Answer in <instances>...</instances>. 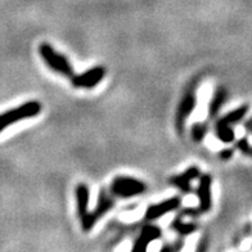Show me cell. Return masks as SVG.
Instances as JSON below:
<instances>
[{"instance_id":"18","label":"cell","mask_w":252,"mask_h":252,"mask_svg":"<svg viewBox=\"0 0 252 252\" xmlns=\"http://www.w3.org/2000/svg\"><path fill=\"white\" fill-rule=\"evenodd\" d=\"M233 153H234V150H233V148H224V150L219 152V157L222 161H228L229 158H232Z\"/></svg>"},{"instance_id":"16","label":"cell","mask_w":252,"mask_h":252,"mask_svg":"<svg viewBox=\"0 0 252 252\" xmlns=\"http://www.w3.org/2000/svg\"><path fill=\"white\" fill-rule=\"evenodd\" d=\"M184 247V237H176V239H174L173 242H169L163 245L161 247V251L165 252H175V251H180V250Z\"/></svg>"},{"instance_id":"4","label":"cell","mask_w":252,"mask_h":252,"mask_svg":"<svg viewBox=\"0 0 252 252\" xmlns=\"http://www.w3.org/2000/svg\"><path fill=\"white\" fill-rule=\"evenodd\" d=\"M108 189L117 199H127L140 196L147 190L146 183L133 176L117 175L110 183Z\"/></svg>"},{"instance_id":"12","label":"cell","mask_w":252,"mask_h":252,"mask_svg":"<svg viewBox=\"0 0 252 252\" xmlns=\"http://www.w3.org/2000/svg\"><path fill=\"white\" fill-rule=\"evenodd\" d=\"M75 197H76V213L79 219L89 213L90 202V189L85 183H79L75 188Z\"/></svg>"},{"instance_id":"1","label":"cell","mask_w":252,"mask_h":252,"mask_svg":"<svg viewBox=\"0 0 252 252\" xmlns=\"http://www.w3.org/2000/svg\"><path fill=\"white\" fill-rule=\"evenodd\" d=\"M247 112H249V106L243 104V106L230 111L229 113L216 120L215 126H214V133H215L218 140L228 144V143H232L236 139V133L233 130V126L241 123L247 115Z\"/></svg>"},{"instance_id":"7","label":"cell","mask_w":252,"mask_h":252,"mask_svg":"<svg viewBox=\"0 0 252 252\" xmlns=\"http://www.w3.org/2000/svg\"><path fill=\"white\" fill-rule=\"evenodd\" d=\"M106 73L107 70L103 66H94L83 73H75L70 80L72 87L76 89H93L102 83Z\"/></svg>"},{"instance_id":"6","label":"cell","mask_w":252,"mask_h":252,"mask_svg":"<svg viewBox=\"0 0 252 252\" xmlns=\"http://www.w3.org/2000/svg\"><path fill=\"white\" fill-rule=\"evenodd\" d=\"M197 85L192 84L188 89L186 90V93L183 94L182 99H180L178 108H176L175 115V127L176 131L179 134L184 133L186 129V123L188 117L190 116L196 108L197 104Z\"/></svg>"},{"instance_id":"8","label":"cell","mask_w":252,"mask_h":252,"mask_svg":"<svg viewBox=\"0 0 252 252\" xmlns=\"http://www.w3.org/2000/svg\"><path fill=\"white\" fill-rule=\"evenodd\" d=\"M182 201L183 199L180 196H174L167 199H163L162 202L148 206L146 210V214H144V219L147 221H155L157 219H161L162 216L180 209Z\"/></svg>"},{"instance_id":"5","label":"cell","mask_w":252,"mask_h":252,"mask_svg":"<svg viewBox=\"0 0 252 252\" xmlns=\"http://www.w3.org/2000/svg\"><path fill=\"white\" fill-rule=\"evenodd\" d=\"M41 108L43 107H41L40 102L29 100V102L20 104L16 108H12V110L0 113V133L7 129L8 126L13 125V124L36 117L41 112Z\"/></svg>"},{"instance_id":"13","label":"cell","mask_w":252,"mask_h":252,"mask_svg":"<svg viewBox=\"0 0 252 252\" xmlns=\"http://www.w3.org/2000/svg\"><path fill=\"white\" fill-rule=\"evenodd\" d=\"M226 98H228V92L224 87H218L214 93L213 98L210 100L209 104V117L210 119H216L219 116L220 111H221L222 106L225 104Z\"/></svg>"},{"instance_id":"11","label":"cell","mask_w":252,"mask_h":252,"mask_svg":"<svg viewBox=\"0 0 252 252\" xmlns=\"http://www.w3.org/2000/svg\"><path fill=\"white\" fill-rule=\"evenodd\" d=\"M162 237V229L159 228L156 224H152V221H150L147 225H144L140 230L139 236L136 237V239L134 241L133 247H131V251L133 252H143L148 249V246L152 242L157 241Z\"/></svg>"},{"instance_id":"2","label":"cell","mask_w":252,"mask_h":252,"mask_svg":"<svg viewBox=\"0 0 252 252\" xmlns=\"http://www.w3.org/2000/svg\"><path fill=\"white\" fill-rule=\"evenodd\" d=\"M117 201L119 199L111 193L108 187L100 189L98 201H96V205L93 211H89L87 215L84 216L83 219H80V221H81V229H83L84 232H90L95 226L96 222L99 221L103 216L110 213L111 210L115 207Z\"/></svg>"},{"instance_id":"15","label":"cell","mask_w":252,"mask_h":252,"mask_svg":"<svg viewBox=\"0 0 252 252\" xmlns=\"http://www.w3.org/2000/svg\"><path fill=\"white\" fill-rule=\"evenodd\" d=\"M207 131H209V127H207L205 123L193 124L192 127H190V135H192V139L196 143L202 142L205 139Z\"/></svg>"},{"instance_id":"14","label":"cell","mask_w":252,"mask_h":252,"mask_svg":"<svg viewBox=\"0 0 252 252\" xmlns=\"http://www.w3.org/2000/svg\"><path fill=\"white\" fill-rule=\"evenodd\" d=\"M170 228L173 229L174 232L178 234L179 237H188L190 234H193L194 232H197V229H198V225H197L196 222H192V221H184L183 220V216L180 214L174 218V220L171 221L170 224Z\"/></svg>"},{"instance_id":"17","label":"cell","mask_w":252,"mask_h":252,"mask_svg":"<svg viewBox=\"0 0 252 252\" xmlns=\"http://www.w3.org/2000/svg\"><path fill=\"white\" fill-rule=\"evenodd\" d=\"M236 150H238L239 152H242L246 156L252 157V146L250 144L247 138H241V139L236 143Z\"/></svg>"},{"instance_id":"9","label":"cell","mask_w":252,"mask_h":252,"mask_svg":"<svg viewBox=\"0 0 252 252\" xmlns=\"http://www.w3.org/2000/svg\"><path fill=\"white\" fill-rule=\"evenodd\" d=\"M196 194L198 197V210L206 214L213 209V178L210 174H201L198 178V187Z\"/></svg>"},{"instance_id":"19","label":"cell","mask_w":252,"mask_h":252,"mask_svg":"<svg viewBox=\"0 0 252 252\" xmlns=\"http://www.w3.org/2000/svg\"><path fill=\"white\" fill-rule=\"evenodd\" d=\"M243 127H245V130L247 131V133L252 134V116L250 117L245 124H243Z\"/></svg>"},{"instance_id":"10","label":"cell","mask_w":252,"mask_h":252,"mask_svg":"<svg viewBox=\"0 0 252 252\" xmlns=\"http://www.w3.org/2000/svg\"><path fill=\"white\" fill-rule=\"evenodd\" d=\"M199 176H201V169L198 166H190V167L184 170L183 173L171 176L169 179V184L175 187L176 189H179L183 194H192L194 192L192 182L198 179Z\"/></svg>"},{"instance_id":"3","label":"cell","mask_w":252,"mask_h":252,"mask_svg":"<svg viewBox=\"0 0 252 252\" xmlns=\"http://www.w3.org/2000/svg\"><path fill=\"white\" fill-rule=\"evenodd\" d=\"M39 54L41 57V60L47 63V66L49 67L50 70L54 71L56 73L61 75L64 77H71L75 75L73 67L71 62L68 61L64 54L57 52L50 44L48 43H41L39 45Z\"/></svg>"}]
</instances>
